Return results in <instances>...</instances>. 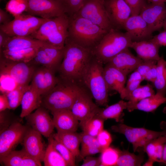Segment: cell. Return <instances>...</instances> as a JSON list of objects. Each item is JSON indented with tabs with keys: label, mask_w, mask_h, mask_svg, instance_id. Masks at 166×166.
I'll return each mask as SVG.
<instances>
[{
	"label": "cell",
	"mask_w": 166,
	"mask_h": 166,
	"mask_svg": "<svg viewBox=\"0 0 166 166\" xmlns=\"http://www.w3.org/2000/svg\"><path fill=\"white\" fill-rule=\"evenodd\" d=\"M143 81L140 74L136 70L134 71L130 76L126 85L120 94L122 99L124 100L130 93L140 85Z\"/></svg>",
	"instance_id": "40"
},
{
	"label": "cell",
	"mask_w": 166,
	"mask_h": 166,
	"mask_svg": "<svg viewBox=\"0 0 166 166\" xmlns=\"http://www.w3.org/2000/svg\"><path fill=\"white\" fill-rule=\"evenodd\" d=\"M39 48L0 52V56L12 61L29 63L33 59Z\"/></svg>",
	"instance_id": "31"
},
{
	"label": "cell",
	"mask_w": 166,
	"mask_h": 166,
	"mask_svg": "<svg viewBox=\"0 0 166 166\" xmlns=\"http://www.w3.org/2000/svg\"><path fill=\"white\" fill-rule=\"evenodd\" d=\"M42 96L45 94V81L43 66L36 69L30 84Z\"/></svg>",
	"instance_id": "42"
},
{
	"label": "cell",
	"mask_w": 166,
	"mask_h": 166,
	"mask_svg": "<svg viewBox=\"0 0 166 166\" xmlns=\"http://www.w3.org/2000/svg\"><path fill=\"white\" fill-rule=\"evenodd\" d=\"M85 0H67L65 7V13L69 17L73 16L80 9Z\"/></svg>",
	"instance_id": "45"
},
{
	"label": "cell",
	"mask_w": 166,
	"mask_h": 166,
	"mask_svg": "<svg viewBox=\"0 0 166 166\" xmlns=\"http://www.w3.org/2000/svg\"><path fill=\"white\" fill-rule=\"evenodd\" d=\"M30 63L12 61L0 56V74H6L19 85H29L36 69Z\"/></svg>",
	"instance_id": "10"
},
{
	"label": "cell",
	"mask_w": 166,
	"mask_h": 166,
	"mask_svg": "<svg viewBox=\"0 0 166 166\" xmlns=\"http://www.w3.org/2000/svg\"><path fill=\"white\" fill-rule=\"evenodd\" d=\"M55 148L67 163L68 166L76 165V157L67 147L61 142L54 139L52 134L48 138Z\"/></svg>",
	"instance_id": "38"
},
{
	"label": "cell",
	"mask_w": 166,
	"mask_h": 166,
	"mask_svg": "<svg viewBox=\"0 0 166 166\" xmlns=\"http://www.w3.org/2000/svg\"><path fill=\"white\" fill-rule=\"evenodd\" d=\"M153 87L150 84L140 85L130 93L124 99L129 102L136 103L156 93Z\"/></svg>",
	"instance_id": "34"
},
{
	"label": "cell",
	"mask_w": 166,
	"mask_h": 166,
	"mask_svg": "<svg viewBox=\"0 0 166 166\" xmlns=\"http://www.w3.org/2000/svg\"><path fill=\"white\" fill-rule=\"evenodd\" d=\"M1 163L5 166H40L41 163L32 157L23 148L14 150L0 158Z\"/></svg>",
	"instance_id": "23"
},
{
	"label": "cell",
	"mask_w": 166,
	"mask_h": 166,
	"mask_svg": "<svg viewBox=\"0 0 166 166\" xmlns=\"http://www.w3.org/2000/svg\"><path fill=\"white\" fill-rule=\"evenodd\" d=\"M101 152V148L98 147L91 146L81 148L80 156L83 159L87 156H92Z\"/></svg>",
	"instance_id": "50"
},
{
	"label": "cell",
	"mask_w": 166,
	"mask_h": 166,
	"mask_svg": "<svg viewBox=\"0 0 166 166\" xmlns=\"http://www.w3.org/2000/svg\"><path fill=\"white\" fill-rule=\"evenodd\" d=\"M6 110L0 112V132L6 129L14 122L12 116L8 113Z\"/></svg>",
	"instance_id": "47"
},
{
	"label": "cell",
	"mask_w": 166,
	"mask_h": 166,
	"mask_svg": "<svg viewBox=\"0 0 166 166\" xmlns=\"http://www.w3.org/2000/svg\"><path fill=\"white\" fill-rule=\"evenodd\" d=\"M69 17L67 38L85 49L92 50L108 32L84 18L75 15Z\"/></svg>",
	"instance_id": "2"
},
{
	"label": "cell",
	"mask_w": 166,
	"mask_h": 166,
	"mask_svg": "<svg viewBox=\"0 0 166 166\" xmlns=\"http://www.w3.org/2000/svg\"><path fill=\"white\" fill-rule=\"evenodd\" d=\"M153 32L160 30L166 20L165 3H147L140 14Z\"/></svg>",
	"instance_id": "14"
},
{
	"label": "cell",
	"mask_w": 166,
	"mask_h": 166,
	"mask_svg": "<svg viewBox=\"0 0 166 166\" xmlns=\"http://www.w3.org/2000/svg\"><path fill=\"white\" fill-rule=\"evenodd\" d=\"M47 45L49 44L30 36L9 37L5 44L0 49V52L39 48Z\"/></svg>",
	"instance_id": "21"
},
{
	"label": "cell",
	"mask_w": 166,
	"mask_h": 166,
	"mask_svg": "<svg viewBox=\"0 0 166 166\" xmlns=\"http://www.w3.org/2000/svg\"><path fill=\"white\" fill-rule=\"evenodd\" d=\"M63 5L65 7L67 0H53Z\"/></svg>",
	"instance_id": "60"
},
{
	"label": "cell",
	"mask_w": 166,
	"mask_h": 166,
	"mask_svg": "<svg viewBox=\"0 0 166 166\" xmlns=\"http://www.w3.org/2000/svg\"><path fill=\"white\" fill-rule=\"evenodd\" d=\"M157 73L156 64L154 65L147 73L144 80L152 83L154 81L156 77Z\"/></svg>",
	"instance_id": "53"
},
{
	"label": "cell",
	"mask_w": 166,
	"mask_h": 166,
	"mask_svg": "<svg viewBox=\"0 0 166 166\" xmlns=\"http://www.w3.org/2000/svg\"><path fill=\"white\" fill-rule=\"evenodd\" d=\"M9 37L5 33L0 30V49L5 44Z\"/></svg>",
	"instance_id": "57"
},
{
	"label": "cell",
	"mask_w": 166,
	"mask_h": 166,
	"mask_svg": "<svg viewBox=\"0 0 166 166\" xmlns=\"http://www.w3.org/2000/svg\"><path fill=\"white\" fill-rule=\"evenodd\" d=\"M154 163V162L152 161V160L149 159H148V161L143 165V166H152Z\"/></svg>",
	"instance_id": "59"
},
{
	"label": "cell",
	"mask_w": 166,
	"mask_h": 166,
	"mask_svg": "<svg viewBox=\"0 0 166 166\" xmlns=\"http://www.w3.org/2000/svg\"><path fill=\"white\" fill-rule=\"evenodd\" d=\"M127 102L123 100L109 106L105 109H101L97 114L105 121L108 119H113L117 122H122L123 111L127 109Z\"/></svg>",
	"instance_id": "29"
},
{
	"label": "cell",
	"mask_w": 166,
	"mask_h": 166,
	"mask_svg": "<svg viewBox=\"0 0 166 166\" xmlns=\"http://www.w3.org/2000/svg\"><path fill=\"white\" fill-rule=\"evenodd\" d=\"M103 65L93 56L85 70L82 82L89 89L97 105L107 107L109 91L104 77Z\"/></svg>",
	"instance_id": "6"
},
{
	"label": "cell",
	"mask_w": 166,
	"mask_h": 166,
	"mask_svg": "<svg viewBox=\"0 0 166 166\" xmlns=\"http://www.w3.org/2000/svg\"><path fill=\"white\" fill-rule=\"evenodd\" d=\"M28 6V0H9L6 3V10L14 17L26 12Z\"/></svg>",
	"instance_id": "41"
},
{
	"label": "cell",
	"mask_w": 166,
	"mask_h": 166,
	"mask_svg": "<svg viewBox=\"0 0 166 166\" xmlns=\"http://www.w3.org/2000/svg\"><path fill=\"white\" fill-rule=\"evenodd\" d=\"M166 103V96L156 93L154 95L136 103L127 101V109L129 112L138 110L147 112L153 113L163 104Z\"/></svg>",
	"instance_id": "25"
},
{
	"label": "cell",
	"mask_w": 166,
	"mask_h": 166,
	"mask_svg": "<svg viewBox=\"0 0 166 166\" xmlns=\"http://www.w3.org/2000/svg\"><path fill=\"white\" fill-rule=\"evenodd\" d=\"M144 160L143 155H136L127 150L121 151L116 166H140Z\"/></svg>",
	"instance_id": "36"
},
{
	"label": "cell",
	"mask_w": 166,
	"mask_h": 166,
	"mask_svg": "<svg viewBox=\"0 0 166 166\" xmlns=\"http://www.w3.org/2000/svg\"><path fill=\"white\" fill-rule=\"evenodd\" d=\"M80 136L81 148L96 146L100 148L96 137L90 136L83 132L80 133Z\"/></svg>",
	"instance_id": "48"
},
{
	"label": "cell",
	"mask_w": 166,
	"mask_h": 166,
	"mask_svg": "<svg viewBox=\"0 0 166 166\" xmlns=\"http://www.w3.org/2000/svg\"><path fill=\"white\" fill-rule=\"evenodd\" d=\"M143 61L134 55L128 48L117 54L106 64L116 68L127 76L135 71Z\"/></svg>",
	"instance_id": "19"
},
{
	"label": "cell",
	"mask_w": 166,
	"mask_h": 166,
	"mask_svg": "<svg viewBox=\"0 0 166 166\" xmlns=\"http://www.w3.org/2000/svg\"><path fill=\"white\" fill-rule=\"evenodd\" d=\"M157 61L152 60H143L138 65L136 69L144 80L145 76L148 71L157 63Z\"/></svg>",
	"instance_id": "49"
},
{
	"label": "cell",
	"mask_w": 166,
	"mask_h": 166,
	"mask_svg": "<svg viewBox=\"0 0 166 166\" xmlns=\"http://www.w3.org/2000/svg\"><path fill=\"white\" fill-rule=\"evenodd\" d=\"M160 126L161 129L164 130L165 132V133L164 136L165 137V141L164 144L162 163L166 165V122L164 121H162L160 123Z\"/></svg>",
	"instance_id": "56"
},
{
	"label": "cell",
	"mask_w": 166,
	"mask_h": 166,
	"mask_svg": "<svg viewBox=\"0 0 166 166\" xmlns=\"http://www.w3.org/2000/svg\"><path fill=\"white\" fill-rule=\"evenodd\" d=\"M163 112L164 113L166 114V106L163 109Z\"/></svg>",
	"instance_id": "62"
},
{
	"label": "cell",
	"mask_w": 166,
	"mask_h": 166,
	"mask_svg": "<svg viewBox=\"0 0 166 166\" xmlns=\"http://www.w3.org/2000/svg\"><path fill=\"white\" fill-rule=\"evenodd\" d=\"M92 98L91 93L84 87L76 98L70 110L79 121L97 115L101 110Z\"/></svg>",
	"instance_id": "13"
},
{
	"label": "cell",
	"mask_w": 166,
	"mask_h": 166,
	"mask_svg": "<svg viewBox=\"0 0 166 166\" xmlns=\"http://www.w3.org/2000/svg\"><path fill=\"white\" fill-rule=\"evenodd\" d=\"M132 42L127 32L113 28L105 35L92 51L97 60L105 64L117 54L129 48Z\"/></svg>",
	"instance_id": "4"
},
{
	"label": "cell",
	"mask_w": 166,
	"mask_h": 166,
	"mask_svg": "<svg viewBox=\"0 0 166 166\" xmlns=\"http://www.w3.org/2000/svg\"><path fill=\"white\" fill-rule=\"evenodd\" d=\"M43 162L45 166H68L49 139L48 144L45 149Z\"/></svg>",
	"instance_id": "33"
},
{
	"label": "cell",
	"mask_w": 166,
	"mask_h": 166,
	"mask_svg": "<svg viewBox=\"0 0 166 166\" xmlns=\"http://www.w3.org/2000/svg\"><path fill=\"white\" fill-rule=\"evenodd\" d=\"M53 138L58 140L73 153L76 158L80 156L79 146L81 144L80 133L76 132L57 131L53 134Z\"/></svg>",
	"instance_id": "27"
},
{
	"label": "cell",
	"mask_w": 166,
	"mask_h": 166,
	"mask_svg": "<svg viewBox=\"0 0 166 166\" xmlns=\"http://www.w3.org/2000/svg\"></svg>",
	"instance_id": "64"
},
{
	"label": "cell",
	"mask_w": 166,
	"mask_h": 166,
	"mask_svg": "<svg viewBox=\"0 0 166 166\" xmlns=\"http://www.w3.org/2000/svg\"><path fill=\"white\" fill-rule=\"evenodd\" d=\"M163 28L164 30H166V20L164 24Z\"/></svg>",
	"instance_id": "61"
},
{
	"label": "cell",
	"mask_w": 166,
	"mask_h": 166,
	"mask_svg": "<svg viewBox=\"0 0 166 166\" xmlns=\"http://www.w3.org/2000/svg\"><path fill=\"white\" fill-rule=\"evenodd\" d=\"M9 22L1 24L0 30L9 37L29 36L35 32L48 19L22 14Z\"/></svg>",
	"instance_id": "7"
},
{
	"label": "cell",
	"mask_w": 166,
	"mask_h": 166,
	"mask_svg": "<svg viewBox=\"0 0 166 166\" xmlns=\"http://www.w3.org/2000/svg\"><path fill=\"white\" fill-rule=\"evenodd\" d=\"M131 11V15H139L147 4L146 0H124Z\"/></svg>",
	"instance_id": "46"
},
{
	"label": "cell",
	"mask_w": 166,
	"mask_h": 166,
	"mask_svg": "<svg viewBox=\"0 0 166 166\" xmlns=\"http://www.w3.org/2000/svg\"><path fill=\"white\" fill-rule=\"evenodd\" d=\"M123 29L132 42L149 40L153 37V32L140 14L131 15L125 22Z\"/></svg>",
	"instance_id": "17"
},
{
	"label": "cell",
	"mask_w": 166,
	"mask_h": 166,
	"mask_svg": "<svg viewBox=\"0 0 166 166\" xmlns=\"http://www.w3.org/2000/svg\"><path fill=\"white\" fill-rule=\"evenodd\" d=\"M42 136L38 132L29 127L22 142L27 152L41 163L43 162L45 150Z\"/></svg>",
	"instance_id": "18"
},
{
	"label": "cell",
	"mask_w": 166,
	"mask_h": 166,
	"mask_svg": "<svg viewBox=\"0 0 166 166\" xmlns=\"http://www.w3.org/2000/svg\"><path fill=\"white\" fill-rule=\"evenodd\" d=\"M29 14L49 19L66 14L64 6L53 0H28Z\"/></svg>",
	"instance_id": "12"
},
{
	"label": "cell",
	"mask_w": 166,
	"mask_h": 166,
	"mask_svg": "<svg viewBox=\"0 0 166 166\" xmlns=\"http://www.w3.org/2000/svg\"><path fill=\"white\" fill-rule=\"evenodd\" d=\"M93 57L92 50L76 45L66 38L63 59L58 70L59 78L83 85L84 74Z\"/></svg>",
	"instance_id": "1"
},
{
	"label": "cell",
	"mask_w": 166,
	"mask_h": 166,
	"mask_svg": "<svg viewBox=\"0 0 166 166\" xmlns=\"http://www.w3.org/2000/svg\"><path fill=\"white\" fill-rule=\"evenodd\" d=\"M105 120L97 115L81 121L79 125L83 132L96 137L104 129Z\"/></svg>",
	"instance_id": "30"
},
{
	"label": "cell",
	"mask_w": 166,
	"mask_h": 166,
	"mask_svg": "<svg viewBox=\"0 0 166 166\" xmlns=\"http://www.w3.org/2000/svg\"><path fill=\"white\" fill-rule=\"evenodd\" d=\"M156 78L153 83L157 93L166 96V61L163 55L160 56L156 63Z\"/></svg>",
	"instance_id": "32"
},
{
	"label": "cell",
	"mask_w": 166,
	"mask_h": 166,
	"mask_svg": "<svg viewBox=\"0 0 166 166\" xmlns=\"http://www.w3.org/2000/svg\"><path fill=\"white\" fill-rule=\"evenodd\" d=\"M73 15L86 18L108 32L114 28L106 12L104 0H85Z\"/></svg>",
	"instance_id": "9"
},
{
	"label": "cell",
	"mask_w": 166,
	"mask_h": 166,
	"mask_svg": "<svg viewBox=\"0 0 166 166\" xmlns=\"http://www.w3.org/2000/svg\"><path fill=\"white\" fill-rule=\"evenodd\" d=\"M113 132L124 135L127 140L132 145L134 152L139 148L143 147L152 140L165 133L164 130L156 131L144 128H136L121 123L111 126Z\"/></svg>",
	"instance_id": "8"
},
{
	"label": "cell",
	"mask_w": 166,
	"mask_h": 166,
	"mask_svg": "<svg viewBox=\"0 0 166 166\" xmlns=\"http://www.w3.org/2000/svg\"><path fill=\"white\" fill-rule=\"evenodd\" d=\"M30 86L18 85L15 89L5 94L9 101V109L14 110L21 105L23 95Z\"/></svg>",
	"instance_id": "37"
},
{
	"label": "cell",
	"mask_w": 166,
	"mask_h": 166,
	"mask_svg": "<svg viewBox=\"0 0 166 166\" xmlns=\"http://www.w3.org/2000/svg\"><path fill=\"white\" fill-rule=\"evenodd\" d=\"M151 39L160 47L163 46H166V30H164L157 34L153 36Z\"/></svg>",
	"instance_id": "52"
},
{
	"label": "cell",
	"mask_w": 166,
	"mask_h": 166,
	"mask_svg": "<svg viewBox=\"0 0 166 166\" xmlns=\"http://www.w3.org/2000/svg\"><path fill=\"white\" fill-rule=\"evenodd\" d=\"M120 152L119 150L110 146L104 149L100 157V166H116Z\"/></svg>",
	"instance_id": "39"
},
{
	"label": "cell",
	"mask_w": 166,
	"mask_h": 166,
	"mask_svg": "<svg viewBox=\"0 0 166 166\" xmlns=\"http://www.w3.org/2000/svg\"><path fill=\"white\" fill-rule=\"evenodd\" d=\"M54 127L57 131L76 132L79 125V120L70 110L62 109L51 113Z\"/></svg>",
	"instance_id": "20"
},
{
	"label": "cell",
	"mask_w": 166,
	"mask_h": 166,
	"mask_svg": "<svg viewBox=\"0 0 166 166\" xmlns=\"http://www.w3.org/2000/svg\"><path fill=\"white\" fill-rule=\"evenodd\" d=\"M160 46L151 39L140 42H132L130 46L136 52L137 56L143 60L157 61L160 59Z\"/></svg>",
	"instance_id": "24"
},
{
	"label": "cell",
	"mask_w": 166,
	"mask_h": 166,
	"mask_svg": "<svg viewBox=\"0 0 166 166\" xmlns=\"http://www.w3.org/2000/svg\"><path fill=\"white\" fill-rule=\"evenodd\" d=\"M11 21L10 16L7 12L2 9H0V23L1 24H6Z\"/></svg>",
	"instance_id": "55"
},
{
	"label": "cell",
	"mask_w": 166,
	"mask_h": 166,
	"mask_svg": "<svg viewBox=\"0 0 166 166\" xmlns=\"http://www.w3.org/2000/svg\"><path fill=\"white\" fill-rule=\"evenodd\" d=\"M103 73L109 91H115L120 95L125 87L127 75L108 64L104 67Z\"/></svg>",
	"instance_id": "22"
},
{
	"label": "cell",
	"mask_w": 166,
	"mask_h": 166,
	"mask_svg": "<svg viewBox=\"0 0 166 166\" xmlns=\"http://www.w3.org/2000/svg\"><path fill=\"white\" fill-rule=\"evenodd\" d=\"M105 7L114 28L123 29L124 24L131 15V11L124 0H104Z\"/></svg>",
	"instance_id": "15"
},
{
	"label": "cell",
	"mask_w": 166,
	"mask_h": 166,
	"mask_svg": "<svg viewBox=\"0 0 166 166\" xmlns=\"http://www.w3.org/2000/svg\"><path fill=\"white\" fill-rule=\"evenodd\" d=\"M29 127L18 121L0 132V158L14 150L22 142Z\"/></svg>",
	"instance_id": "11"
},
{
	"label": "cell",
	"mask_w": 166,
	"mask_h": 166,
	"mask_svg": "<svg viewBox=\"0 0 166 166\" xmlns=\"http://www.w3.org/2000/svg\"><path fill=\"white\" fill-rule=\"evenodd\" d=\"M43 67L45 81V95L54 87L59 81L60 79L56 76L55 71L47 68Z\"/></svg>",
	"instance_id": "43"
},
{
	"label": "cell",
	"mask_w": 166,
	"mask_h": 166,
	"mask_svg": "<svg viewBox=\"0 0 166 166\" xmlns=\"http://www.w3.org/2000/svg\"><path fill=\"white\" fill-rule=\"evenodd\" d=\"M9 109V104L7 97L5 94L0 95V112Z\"/></svg>",
	"instance_id": "54"
},
{
	"label": "cell",
	"mask_w": 166,
	"mask_h": 166,
	"mask_svg": "<svg viewBox=\"0 0 166 166\" xmlns=\"http://www.w3.org/2000/svg\"><path fill=\"white\" fill-rule=\"evenodd\" d=\"M151 3H165L166 0H146Z\"/></svg>",
	"instance_id": "58"
},
{
	"label": "cell",
	"mask_w": 166,
	"mask_h": 166,
	"mask_svg": "<svg viewBox=\"0 0 166 166\" xmlns=\"http://www.w3.org/2000/svg\"><path fill=\"white\" fill-rule=\"evenodd\" d=\"M59 79L51 91L42 96L41 106L51 113L62 109L71 110L76 98L84 88L81 84Z\"/></svg>",
	"instance_id": "3"
},
{
	"label": "cell",
	"mask_w": 166,
	"mask_h": 166,
	"mask_svg": "<svg viewBox=\"0 0 166 166\" xmlns=\"http://www.w3.org/2000/svg\"><path fill=\"white\" fill-rule=\"evenodd\" d=\"M42 96L30 85L25 92L21 103V112L20 117H25L41 105Z\"/></svg>",
	"instance_id": "26"
},
{
	"label": "cell",
	"mask_w": 166,
	"mask_h": 166,
	"mask_svg": "<svg viewBox=\"0 0 166 166\" xmlns=\"http://www.w3.org/2000/svg\"><path fill=\"white\" fill-rule=\"evenodd\" d=\"M96 138L102 152L109 147L112 141L111 134L104 129L99 133Z\"/></svg>",
	"instance_id": "44"
},
{
	"label": "cell",
	"mask_w": 166,
	"mask_h": 166,
	"mask_svg": "<svg viewBox=\"0 0 166 166\" xmlns=\"http://www.w3.org/2000/svg\"><path fill=\"white\" fill-rule=\"evenodd\" d=\"M165 141V136H161L152 140L143 147L148 159L162 163Z\"/></svg>",
	"instance_id": "28"
},
{
	"label": "cell",
	"mask_w": 166,
	"mask_h": 166,
	"mask_svg": "<svg viewBox=\"0 0 166 166\" xmlns=\"http://www.w3.org/2000/svg\"><path fill=\"white\" fill-rule=\"evenodd\" d=\"M49 110L41 106L25 118L29 125L44 136L49 138L52 134L54 127L53 119Z\"/></svg>",
	"instance_id": "16"
},
{
	"label": "cell",
	"mask_w": 166,
	"mask_h": 166,
	"mask_svg": "<svg viewBox=\"0 0 166 166\" xmlns=\"http://www.w3.org/2000/svg\"><path fill=\"white\" fill-rule=\"evenodd\" d=\"M69 17L66 14L48 19L30 37L63 48L68 37Z\"/></svg>",
	"instance_id": "5"
},
{
	"label": "cell",
	"mask_w": 166,
	"mask_h": 166,
	"mask_svg": "<svg viewBox=\"0 0 166 166\" xmlns=\"http://www.w3.org/2000/svg\"><path fill=\"white\" fill-rule=\"evenodd\" d=\"M101 160L100 157H95L91 156H87L83 158L82 166H100Z\"/></svg>",
	"instance_id": "51"
},
{
	"label": "cell",
	"mask_w": 166,
	"mask_h": 166,
	"mask_svg": "<svg viewBox=\"0 0 166 166\" xmlns=\"http://www.w3.org/2000/svg\"><path fill=\"white\" fill-rule=\"evenodd\" d=\"M30 62L34 65H41L55 72L58 71L60 66L46 53L42 46L38 48L34 57Z\"/></svg>",
	"instance_id": "35"
},
{
	"label": "cell",
	"mask_w": 166,
	"mask_h": 166,
	"mask_svg": "<svg viewBox=\"0 0 166 166\" xmlns=\"http://www.w3.org/2000/svg\"><path fill=\"white\" fill-rule=\"evenodd\" d=\"M2 0H0V1H2Z\"/></svg>",
	"instance_id": "63"
}]
</instances>
